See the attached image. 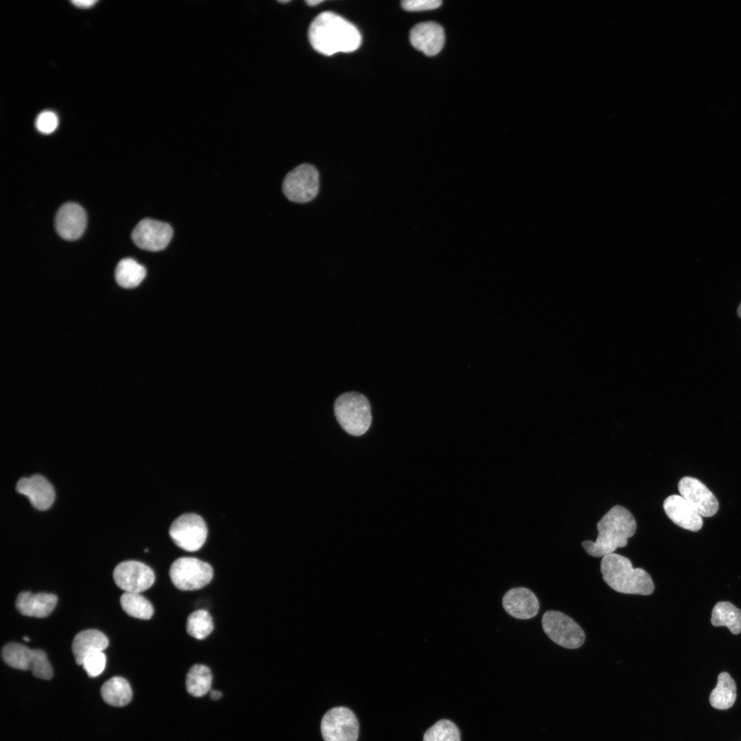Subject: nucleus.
<instances>
[{
  "mask_svg": "<svg viewBox=\"0 0 741 741\" xmlns=\"http://www.w3.org/2000/svg\"><path fill=\"white\" fill-rule=\"evenodd\" d=\"M212 679V673L207 666L193 665L186 676V690L193 696L202 697L210 691Z\"/></svg>",
  "mask_w": 741,
  "mask_h": 741,
  "instance_id": "25",
  "label": "nucleus"
},
{
  "mask_svg": "<svg viewBox=\"0 0 741 741\" xmlns=\"http://www.w3.org/2000/svg\"><path fill=\"white\" fill-rule=\"evenodd\" d=\"M289 1H279V2L282 3H288Z\"/></svg>",
  "mask_w": 741,
  "mask_h": 741,
  "instance_id": "37",
  "label": "nucleus"
},
{
  "mask_svg": "<svg viewBox=\"0 0 741 741\" xmlns=\"http://www.w3.org/2000/svg\"><path fill=\"white\" fill-rule=\"evenodd\" d=\"M23 639H24L25 641H27V642H29V641H30V639H29V637H26V636L23 637Z\"/></svg>",
  "mask_w": 741,
  "mask_h": 741,
  "instance_id": "36",
  "label": "nucleus"
},
{
  "mask_svg": "<svg viewBox=\"0 0 741 741\" xmlns=\"http://www.w3.org/2000/svg\"><path fill=\"white\" fill-rule=\"evenodd\" d=\"M410 41L415 49L426 56H435L441 51L444 45L443 28L433 21L418 23L410 30Z\"/></svg>",
  "mask_w": 741,
  "mask_h": 741,
  "instance_id": "16",
  "label": "nucleus"
},
{
  "mask_svg": "<svg viewBox=\"0 0 741 741\" xmlns=\"http://www.w3.org/2000/svg\"><path fill=\"white\" fill-rule=\"evenodd\" d=\"M636 528L635 519L630 511L620 505L614 506L598 522L596 541H585L582 546L589 555L604 557L618 548L625 547Z\"/></svg>",
  "mask_w": 741,
  "mask_h": 741,
  "instance_id": "2",
  "label": "nucleus"
},
{
  "mask_svg": "<svg viewBox=\"0 0 741 741\" xmlns=\"http://www.w3.org/2000/svg\"><path fill=\"white\" fill-rule=\"evenodd\" d=\"M305 2L307 3V4H308L310 6H315V5H316L318 4H320V3H322L323 1L322 0H308V1H305Z\"/></svg>",
  "mask_w": 741,
  "mask_h": 741,
  "instance_id": "34",
  "label": "nucleus"
},
{
  "mask_svg": "<svg viewBox=\"0 0 741 741\" xmlns=\"http://www.w3.org/2000/svg\"><path fill=\"white\" fill-rule=\"evenodd\" d=\"M320 191V174L309 163H303L289 171L282 183V191L291 202L307 204L317 198Z\"/></svg>",
  "mask_w": 741,
  "mask_h": 741,
  "instance_id": "5",
  "label": "nucleus"
},
{
  "mask_svg": "<svg viewBox=\"0 0 741 741\" xmlns=\"http://www.w3.org/2000/svg\"><path fill=\"white\" fill-rule=\"evenodd\" d=\"M222 692L217 690H211L210 692V697L213 701H217L222 697Z\"/></svg>",
  "mask_w": 741,
  "mask_h": 741,
  "instance_id": "33",
  "label": "nucleus"
},
{
  "mask_svg": "<svg viewBox=\"0 0 741 741\" xmlns=\"http://www.w3.org/2000/svg\"><path fill=\"white\" fill-rule=\"evenodd\" d=\"M169 533L178 547L187 552H195L204 545L208 530L200 516L195 513H185L172 522Z\"/></svg>",
  "mask_w": 741,
  "mask_h": 741,
  "instance_id": "9",
  "label": "nucleus"
},
{
  "mask_svg": "<svg viewBox=\"0 0 741 741\" xmlns=\"http://www.w3.org/2000/svg\"><path fill=\"white\" fill-rule=\"evenodd\" d=\"M442 4L440 0H405L402 8L408 11H421L438 8Z\"/></svg>",
  "mask_w": 741,
  "mask_h": 741,
  "instance_id": "30",
  "label": "nucleus"
},
{
  "mask_svg": "<svg viewBox=\"0 0 741 741\" xmlns=\"http://www.w3.org/2000/svg\"><path fill=\"white\" fill-rule=\"evenodd\" d=\"M600 570L606 583L618 592L647 596L654 591L650 575L642 568H633L631 561L622 555L604 556Z\"/></svg>",
  "mask_w": 741,
  "mask_h": 741,
  "instance_id": "3",
  "label": "nucleus"
},
{
  "mask_svg": "<svg viewBox=\"0 0 741 741\" xmlns=\"http://www.w3.org/2000/svg\"><path fill=\"white\" fill-rule=\"evenodd\" d=\"M541 623L546 635L562 647L574 649L581 646L585 642V635L580 626L560 611H546Z\"/></svg>",
  "mask_w": 741,
  "mask_h": 741,
  "instance_id": "8",
  "label": "nucleus"
},
{
  "mask_svg": "<svg viewBox=\"0 0 741 741\" xmlns=\"http://www.w3.org/2000/svg\"><path fill=\"white\" fill-rule=\"evenodd\" d=\"M113 575L117 586L126 592H143L152 587L155 580V575L152 568L137 561H126L119 563Z\"/></svg>",
  "mask_w": 741,
  "mask_h": 741,
  "instance_id": "11",
  "label": "nucleus"
},
{
  "mask_svg": "<svg viewBox=\"0 0 741 741\" xmlns=\"http://www.w3.org/2000/svg\"><path fill=\"white\" fill-rule=\"evenodd\" d=\"M3 661L10 666L23 670H31L33 675L42 679H50L52 668L46 653L42 650H32L14 642L5 645L1 650Z\"/></svg>",
  "mask_w": 741,
  "mask_h": 741,
  "instance_id": "7",
  "label": "nucleus"
},
{
  "mask_svg": "<svg viewBox=\"0 0 741 741\" xmlns=\"http://www.w3.org/2000/svg\"><path fill=\"white\" fill-rule=\"evenodd\" d=\"M502 606L508 615L519 620L534 617L539 609L536 595L526 587L509 589L502 598Z\"/></svg>",
  "mask_w": 741,
  "mask_h": 741,
  "instance_id": "17",
  "label": "nucleus"
},
{
  "mask_svg": "<svg viewBox=\"0 0 741 741\" xmlns=\"http://www.w3.org/2000/svg\"><path fill=\"white\" fill-rule=\"evenodd\" d=\"M736 698V685L734 680L727 672H721L718 677L716 687L709 696L712 707L718 709L730 708Z\"/></svg>",
  "mask_w": 741,
  "mask_h": 741,
  "instance_id": "22",
  "label": "nucleus"
},
{
  "mask_svg": "<svg viewBox=\"0 0 741 741\" xmlns=\"http://www.w3.org/2000/svg\"><path fill=\"white\" fill-rule=\"evenodd\" d=\"M320 730L324 741H357L359 725L351 709L337 707L324 715Z\"/></svg>",
  "mask_w": 741,
  "mask_h": 741,
  "instance_id": "10",
  "label": "nucleus"
},
{
  "mask_svg": "<svg viewBox=\"0 0 741 741\" xmlns=\"http://www.w3.org/2000/svg\"><path fill=\"white\" fill-rule=\"evenodd\" d=\"M738 314L739 317L741 318V303H740V305H739V306L738 307Z\"/></svg>",
  "mask_w": 741,
  "mask_h": 741,
  "instance_id": "35",
  "label": "nucleus"
},
{
  "mask_svg": "<svg viewBox=\"0 0 741 741\" xmlns=\"http://www.w3.org/2000/svg\"><path fill=\"white\" fill-rule=\"evenodd\" d=\"M36 125L40 132L46 134L51 133L57 127L58 119L54 113L45 111L38 115Z\"/></svg>",
  "mask_w": 741,
  "mask_h": 741,
  "instance_id": "31",
  "label": "nucleus"
},
{
  "mask_svg": "<svg viewBox=\"0 0 741 741\" xmlns=\"http://www.w3.org/2000/svg\"><path fill=\"white\" fill-rule=\"evenodd\" d=\"M214 628L210 613L204 609L192 612L187 620V632L197 639H204L208 637Z\"/></svg>",
  "mask_w": 741,
  "mask_h": 741,
  "instance_id": "27",
  "label": "nucleus"
},
{
  "mask_svg": "<svg viewBox=\"0 0 741 741\" xmlns=\"http://www.w3.org/2000/svg\"><path fill=\"white\" fill-rule=\"evenodd\" d=\"M16 489L26 496L31 504L40 510L49 509L55 500V491L51 484L43 476L35 474L21 478Z\"/></svg>",
  "mask_w": 741,
  "mask_h": 741,
  "instance_id": "15",
  "label": "nucleus"
},
{
  "mask_svg": "<svg viewBox=\"0 0 741 741\" xmlns=\"http://www.w3.org/2000/svg\"><path fill=\"white\" fill-rule=\"evenodd\" d=\"M679 491L703 517H711L718 510V502L713 493L701 481L683 477L678 484Z\"/></svg>",
  "mask_w": 741,
  "mask_h": 741,
  "instance_id": "13",
  "label": "nucleus"
},
{
  "mask_svg": "<svg viewBox=\"0 0 741 741\" xmlns=\"http://www.w3.org/2000/svg\"><path fill=\"white\" fill-rule=\"evenodd\" d=\"M146 275L145 268L131 258L121 259L117 264L115 277L117 283L125 288L139 285Z\"/></svg>",
  "mask_w": 741,
  "mask_h": 741,
  "instance_id": "24",
  "label": "nucleus"
},
{
  "mask_svg": "<svg viewBox=\"0 0 741 741\" xmlns=\"http://www.w3.org/2000/svg\"><path fill=\"white\" fill-rule=\"evenodd\" d=\"M423 741H460V733L453 722L443 719L426 731Z\"/></svg>",
  "mask_w": 741,
  "mask_h": 741,
  "instance_id": "28",
  "label": "nucleus"
},
{
  "mask_svg": "<svg viewBox=\"0 0 741 741\" xmlns=\"http://www.w3.org/2000/svg\"><path fill=\"white\" fill-rule=\"evenodd\" d=\"M173 229L165 222L150 218L141 220L132 233V239L137 247L148 251L163 250L169 243Z\"/></svg>",
  "mask_w": 741,
  "mask_h": 741,
  "instance_id": "12",
  "label": "nucleus"
},
{
  "mask_svg": "<svg viewBox=\"0 0 741 741\" xmlns=\"http://www.w3.org/2000/svg\"><path fill=\"white\" fill-rule=\"evenodd\" d=\"M120 604L128 615L135 618L149 620L154 613L151 602L139 593L125 592L120 598Z\"/></svg>",
  "mask_w": 741,
  "mask_h": 741,
  "instance_id": "26",
  "label": "nucleus"
},
{
  "mask_svg": "<svg viewBox=\"0 0 741 741\" xmlns=\"http://www.w3.org/2000/svg\"><path fill=\"white\" fill-rule=\"evenodd\" d=\"M334 414L341 427L355 436L365 434L372 422L369 401L356 392L340 395L335 401Z\"/></svg>",
  "mask_w": 741,
  "mask_h": 741,
  "instance_id": "4",
  "label": "nucleus"
},
{
  "mask_svg": "<svg viewBox=\"0 0 741 741\" xmlns=\"http://www.w3.org/2000/svg\"><path fill=\"white\" fill-rule=\"evenodd\" d=\"M106 657L103 652L93 653L84 659L82 667L91 677L99 676L104 670Z\"/></svg>",
  "mask_w": 741,
  "mask_h": 741,
  "instance_id": "29",
  "label": "nucleus"
},
{
  "mask_svg": "<svg viewBox=\"0 0 741 741\" xmlns=\"http://www.w3.org/2000/svg\"><path fill=\"white\" fill-rule=\"evenodd\" d=\"M75 6L79 8H89L94 5L97 1L95 0H75L71 1Z\"/></svg>",
  "mask_w": 741,
  "mask_h": 741,
  "instance_id": "32",
  "label": "nucleus"
},
{
  "mask_svg": "<svg viewBox=\"0 0 741 741\" xmlns=\"http://www.w3.org/2000/svg\"><path fill=\"white\" fill-rule=\"evenodd\" d=\"M663 508L668 517L682 528L696 532L703 526L702 516L681 495L668 497L664 500Z\"/></svg>",
  "mask_w": 741,
  "mask_h": 741,
  "instance_id": "18",
  "label": "nucleus"
},
{
  "mask_svg": "<svg viewBox=\"0 0 741 741\" xmlns=\"http://www.w3.org/2000/svg\"><path fill=\"white\" fill-rule=\"evenodd\" d=\"M101 696L108 704L122 707L130 703L132 692L127 680L121 677H114L103 684Z\"/></svg>",
  "mask_w": 741,
  "mask_h": 741,
  "instance_id": "21",
  "label": "nucleus"
},
{
  "mask_svg": "<svg viewBox=\"0 0 741 741\" xmlns=\"http://www.w3.org/2000/svg\"><path fill=\"white\" fill-rule=\"evenodd\" d=\"M169 577L174 585L182 591H194L207 585L213 570L207 563L193 557H180L170 566Z\"/></svg>",
  "mask_w": 741,
  "mask_h": 741,
  "instance_id": "6",
  "label": "nucleus"
},
{
  "mask_svg": "<svg viewBox=\"0 0 741 741\" xmlns=\"http://www.w3.org/2000/svg\"><path fill=\"white\" fill-rule=\"evenodd\" d=\"M57 601V596L53 593L23 591L18 595L15 606L22 615L45 618L54 609Z\"/></svg>",
  "mask_w": 741,
  "mask_h": 741,
  "instance_id": "19",
  "label": "nucleus"
},
{
  "mask_svg": "<svg viewBox=\"0 0 741 741\" xmlns=\"http://www.w3.org/2000/svg\"><path fill=\"white\" fill-rule=\"evenodd\" d=\"M86 220V212L80 204L67 202L57 211L55 218L56 230L64 239L75 240L84 233Z\"/></svg>",
  "mask_w": 741,
  "mask_h": 741,
  "instance_id": "14",
  "label": "nucleus"
},
{
  "mask_svg": "<svg viewBox=\"0 0 741 741\" xmlns=\"http://www.w3.org/2000/svg\"><path fill=\"white\" fill-rule=\"evenodd\" d=\"M308 37L312 47L326 56L353 52L362 43L361 34L354 25L328 11L320 13L312 21Z\"/></svg>",
  "mask_w": 741,
  "mask_h": 741,
  "instance_id": "1",
  "label": "nucleus"
},
{
  "mask_svg": "<svg viewBox=\"0 0 741 741\" xmlns=\"http://www.w3.org/2000/svg\"><path fill=\"white\" fill-rule=\"evenodd\" d=\"M711 622L714 626H726L737 635L741 632V610L729 602H719L712 610Z\"/></svg>",
  "mask_w": 741,
  "mask_h": 741,
  "instance_id": "23",
  "label": "nucleus"
},
{
  "mask_svg": "<svg viewBox=\"0 0 741 741\" xmlns=\"http://www.w3.org/2000/svg\"><path fill=\"white\" fill-rule=\"evenodd\" d=\"M144 551H145V552H148V551H149V550H148V548H146V549H145V550Z\"/></svg>",
  "mask_w": 741,
  "mask_h": 741,
  "instance_id": "38",
  "label": "nucleus"
},
{
  "mask_svg": "<svg viewBox=\"0 0 741 741\" xmlns=\"http://www.w3.org/2000/svg\"><path fill=\"white\" fill-rule=\"evenodd\" d=\"M108 646L107 637L96 629H87L78 633L73 638L72 651L78 665H82L88 656L103 652Z\"/></svg>",
  "mask_w": 741,
  "mask_h": 741,
  "instance_id": "20",
  "label": "nucleus"
}]
</instances>
